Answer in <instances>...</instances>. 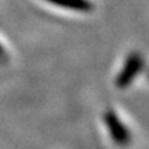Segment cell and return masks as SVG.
Here are the masks:
<instances>
[{"instance_id": "1", "label": "cell", "mask_w": 149, "mask_h": 149, "mask_svg": "<svg viewBox=\"0 0 149 149\" xmlns=\"http://www.w3.org/2000/svg\"><path fill=\"white\" fill-rule=\"evenodd\" d=\"M107 126H108V130H109V134H111L112 139L116 142V145L124 146V145H127L130 142L128 130L113 115H109L107 117Z\"/></svg>"}, {"instance_id": "3", "label": "cell", "mask_w": 149, "mask_h": 149, "mask_svg": "<svg viewBox=\"0 0 149 149\" xmlns=\"http://www.w3.org/2000/svg\"><path fill=\"white\" fill-rule=\"evenodd\" d=\"M4 55V50H3V47H1V44H0V58Z\"/></svg>"}, {"instance_id": "2", "label": "cell", "mask_w": 149, "mask_h": 149, "mask_svg": "<svg viewBox=\"0 0 149 149\" xmlns=\"http://www.w3.org/2000/svg\"><path fill=\"white\" fill-rule=\"evenodd\" d=\"M50 3L58 6H64V7H72V8H77L80 7V1L79 0H47Z\"/></svg>"}]
</instances>
